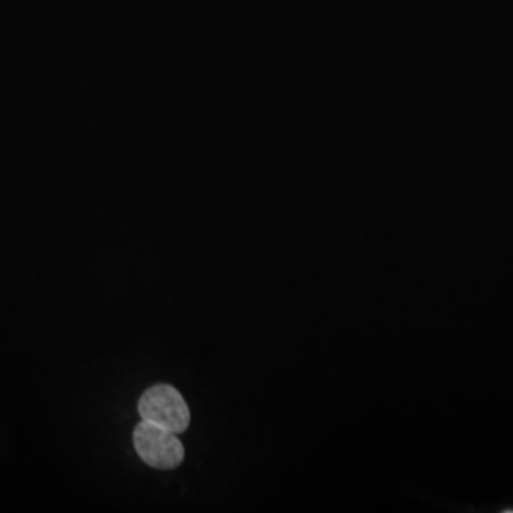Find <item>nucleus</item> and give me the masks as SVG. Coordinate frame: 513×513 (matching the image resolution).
I'll return each instance as SVG.
<instances>
[{"label":"nucleus","instance_id":"nucleus-1","mask_svg":"<svg viewBox=\"0 0 513 513\" xmlns=\"http://www.w3.org/2000/svg\"><path fill=\"white\" fill-rule=\"evenodd\" d=\"M138 412L143 421L161 426L176 435L185 432L190 425V410L185 398L176 388L166 384L152 386L143 393Z\"/></svg>","mask_w":513,"mask_h":513},{"label":"nucleus","instance_id":"nucleus-2","mask_svg":"<svg viewBox=\"0 0 513 513\" xmlns=\"http://www.w3.org/2000/svg\"><path fill=\"white\" fill-rule=\"evenodd\" d=\"M133 438L138 457L156 469H173L185 459V448L176 434L161 426L143 421Z\"/></svg>","mask_w":513,"mask_h":513}]
</instances>
